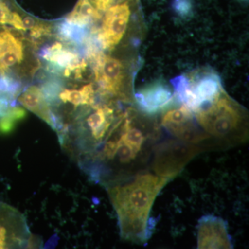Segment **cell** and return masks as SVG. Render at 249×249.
I'll return each instance as SVG.
<instances>
[{
    "mask_svg": "<svg viewBox=\"0 0 249 249\" xmlns=\"http://www.w3.org/2000/svg\"><path fill=\"white\" fill-rule=\"evenodd\" d=\"M24 45L20 36L9 27L0 26V76L16 77L22 80Z\"/></svg>",
    "mask_w": 249,
    "mask_h": 249,
    "instance_id": "7",
    "label": "cell"
},
{
    "mask_svg": "<svg viewBox=\"0 0 249 249\" xmlns=\"http://www.w3.org/2000/svg\"><path fill=\"white\" fill-rule=\"evenodd\" d=\"M37 22L38 21L32 16H28V15H22V23L24 29H25V32H27V31H30L31 29L35 27Z\"/></svg>",
    "mask_w": 249,
    "mask_h": 249,
    "instance_id": "19",
    "label": "cell"
},
{
    "mask_svg": "<svg viewBox=\"0 0 249 249\" xmlns=\"http://www.w3.org/2000/svg\"><path fill=\"white\" fill-rule=\"evenodd\" d=\"M92 68L98 89L101 96H119L124 78V65L118 59L103 53L88 60Z\"/></svg>",
    "mask_w": 249,
    "mask_h": 249,
    "instance_id": "5",
    "label": "cell"
},
{
    "mask_svg": "<svg viewBox=\"0 0 249 249\" xmlns=\"http://www.w3.org/2000/svg\"><path fill=\"white\" fill-rule=\"evenodd\" d=\"M188 78L190 89L198 103L199 109L213 102L224 92L220 79L215 73L205 72Z\"/></svg>",
    "mask_w": 249,
    "mask_h": 249,
    "instance_id": "9",
    "label": "cell"
},
{
    "mask_svg": "<svg viewBox=\"0 0 249 249\" xmlns=\"http://www.w3.org/2000/svg\"><path fill=\"white\" fill-rule=\"evenodd\" d=\"M101 29L91 33L101 49L111 50L122 40L127 30L131 15L129 1H124L113 5L106 10Z\"/></svg>",
    "mask_w": 249,
    "mask_h": 249,
    "instance_id": "4",
    "label": "cell"
},
{
    "mask_svg": "<svg viewBox=\"0 0 249 249\" xmlns=\"http://www.w3.org/2000/svg\"><path fill=\"white\" fill-rule=\"evenodd\" d=\"M16 124V121L9 116H3L0 119V132L5 134L12 132Z\"/></svg>",
    "mask_w": 249,
    "mask_h": 249,
    "instance_id": "18",
    "label": "cell"
},
{
    "mask_svg": "<svg viewBox=\"0 0 249 249\" xmlns=\"http://www.w3.org/2000/svg\"><path fill=\"white\" fill-rule=\"evenodd\" d=\"M135 98L142 111L155 114L169 105L173 100V93L167 85L157 83L136 93Z\"/></svg>",
    "mask_w": 249,
    "mask_h": 249,
    "instance_id": "10",
    "label": "cell"
},
{
    "mask_svg": "<svg viewBox=\"0 0 249 249\" xmlns=\"http://www.w3.org/2000/svg\"><path fill=\"white\" fill-rule=\"evenodd\" d=\"M27 111L24 108L16 106L10 108L6 116H9L13 120L18 122V121L24 120L27 116Z\"/></svg>",
    "mask_w": 249,
    "mask_h": 249,
    "instance_id": "17",
    "label": "cell"
},
{
    "mask_svg": "<svg viewBox=\"0 0 249 249\" xmlns=\"http://www.w3.org/2000/svg\"><path fill=\"white\" fill-rule=\"evenodd\" d=\"M201 149L196 144L182 141H170L157 147L153 168L157 176L173 179Z\"/></svg>",
    "mask_w": 249,
    "mask_h": 249,
    "instance_id": "3",
    "label": "cell"
},
{
    "mask_svg": "<svg viewBox=\"0 0 249 249\" xmlns=\"http://www.w3.org/2000/svg\"><path fill=\"white\" fill-rule=\"evenodd\" d=\"M227 223L222 218L204 216L197 226V249L233 248Z\"/></svg>",
    "mask_w": 249,
    "mask_h": 249,
    "instance_id": "8",
    "label": "cell"
},
{
    "mask_svg": "<svg viewBox=\"0 0 249 249\" xmlns=\"http://www.w3.org/2000/svg\"><path fill=\"white\" fill-rule=\"evenodd\" d=\"M137 155L138 153L132 147L121 140L119 135V145H118L115 157H117L118 160L120 163L127 164V163H131L132 160L137 158Z\"/></svg>",
    "mask_w": 249,
    "mask_h": 249,
    "instance_id": "14",
    "label": "cell"
},
{
    "mask_svg": "<svg viewBox=\"0 0 249 249\" xmlns=\"http://www.w3.org/2000/svg\"><path fill=\"white\" fill-rule=\"evenodd\" d=\"M17 102L43 119L53 129L55 115L46 103L39 87L30 85L24 88L18 96Z\"/></svg>",
    "mask_w": 249,
    "mask_h": 249,
    "instance_id": "11",
    "label": "cell"
},
{
    "mask_svg": "<svg viewBox=\"0 0 249 249\" xmlns=\"http://www.w3.org/2000/svg\"><path fill=\"white\" fill-rule=\"evenodd\" d=\"M173 7L175 12L182 18L191 16L193 10L191 0H173Z\"/></svg>",
    "mask_w": 249,
    "mask_h": 249,
    "instance_id": "15",
    "label": "cell"
},
{
    "mask_svg": "<svg viewBox=\"0 0 249 249\" xmlns=\"http://www.w3.org/2000/svg\"><path fill=\"white\" fill-rule=\"evenodd\" d=\"M31 236L24 216L0 201V249L26 248Z\"/></svg>",
    "mask_w": 249,
    "mask_h": 249,
    "instance_id": "6",
    "label": "cell"
},
{
    "mask_svg": "<svg viewBox=\"0 0 249 249\" xmlns=\"http://www.w3.org/2000/svg\"><path fill=\"white\" fill-rule=\"evenodd\" d=\"M206 133L223 145H234L246 142L245 115L240 106L223 92L213 102L196 112Z\"/></svg>",
    "mask_w": 249,
    "mask_h": 249,
    "instance_id": "2",
    "label": "cell"
},
{
    "mask_svg": "<svg viewBox=\"0 0 249 249\" xmlns=\"http://www.w3.org/2000/svg\"><path fill=\"white\" fill-rule=\"evenodd\" d=\"M170 180L152 174L136 177L124 185L108 188L115 209L121 237L143 243L151 235L150 214L156 198Z\"/></svg>",
    "mask_w": 249,
    "mask_h": 249,
    "instance_id": "1",
    "label": "cell"
},
{
    "mask_svg": "<svg viewBox=\"0 0 249 249\" xmlns=\"http://www.w3.org/2000/svg\"><path fill=\"white\" fill-rule=\"evenodd\" d=\"M100 13L106 11L113 5L125 0H88Z\"/></svg>",
    "mask_w": 249,
    "mask_h": 249,
    "instance_id": "16",
    "label": "cell"
},
{
    "mask_svg": "<svg viewBox=\"0 0 249 249\" xmlns=\"http://www.w3.org/2000/svg\"><path fill=\"white\" fill-rule=\"evenodd\" d=\"M162 124L179 139L189 135L196 127L193 124V111L184 106L168 111L163 116Z\"/></svg>",
    "mask_w": 249,
    "mask_h": 249,
    "instance_id": "12",
    "label": "cell"
},
{
    "mask_svg": "<svg viewBox=\"0 0 249 249\" xmlns=\"http://www.w3.org/2000/svg\"><path fill=\"white\" fill-rule=\"evenodd\" d=\"M119 138L139 153L143 146L146 137L141 129L132 126L130 121L126 119L119 133Z\"/></svg>",
    "mask_w": 249,
    "mask_h": 249,
    "instance_id": "13",
    "label": "cell"
}]
</instances>
